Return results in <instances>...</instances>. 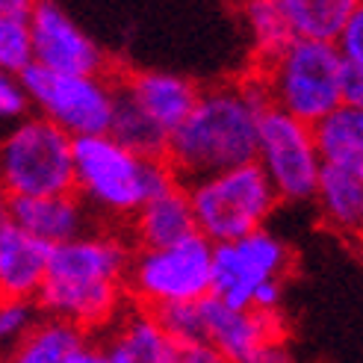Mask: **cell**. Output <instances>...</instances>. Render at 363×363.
<instances>
[{
	"label": "cell",
	"instance_id": "21",
	"mask_svg": "<svg viewBox=\"0 0 363 363\" xmlns=\"http://www.w3.org/2000/svg\"><path fill=\"white\" fill-rule=\"evenodd\" d=\"M83 337L86 334L71 328V325L42 316L33 325V331L9 352V357H4L0 363H62Z\"/></svg>",
	"mask_w": 363,
	"mask_h": 363
},
{
	"label": "cell",
	"instance_id": "13",
	"mask_svg": "<svg viewBox=\"0 0 363 363\" xmlns=\"http://www.w3.org/2000/svg\"><path fill=\"white\" fill-rule=\"evenodd\" d=\"M118 104L133 110L145 124L154 127L160 136H172L177 124L192 110L201 92L195 80L174 74V71H118Z\"/></svg>",
	"mask_w": 363,
	"mask_h": 363
},
{
	"label": "cell",
	"instance_id": "18",
	"mask_svg": "<svg viewBox=\"0 0 363 363\" xmlns=\"http://www.w3.org/2000/svg\"><path fill=\"white\" fill-rule=\"evenodd\" d=\"M124 233L133 248H160L192 237L195 222H192L186 186L174 184L166 192L154 195L151 201H145L133 219L124 225Z\"/></svg>",
	"mask_w": 363,
	"mask_h": 363
},
{
	"label": "cell",
	"instance_id": "31",
	"mask_svg": "<svg viewBox=\"0 0 363 363\" xmlns=\"http://www.w3.org/2000/svg\"><path fill=\"white\" fill-rule=\"evenodd\" d=\"M237 4H240V6H242V4H248V0H237Z\"/></svg>",
	"mask_w": 363,
	"mask_h": 363
},
{
	"label": "cell",
	"instance_id": "17",
	"mask_svg": "<svg viewBox=\"0 0 363 363\" xmlns=\"http://www.w3.org/2000/svg\"><path fill=\"white\" fill-rule=\"evenodd\" d=\"M50 245L24 233L9 219L0 222V298L35 301L48 272Z\"/></svg>",
	"mask_w": 363,
	"mask_h": 363
},
{
	"label": "cell",
	"instance_id": "22",
	"mask_svg": "<svg viewBox=\"0 0 363 363\" xmlns=\"http://www.w3.org/2000/svg\"><path fill=\"white\" fill-rule=\"evenodd\" d=\"M39 0H0V71L21 74L30 57V15Z\"/></svg>",
	"mask_w": 363,
	"mask_h": 363
},
{
	"label": "cell",
	"instance_id": "15",
	"mask_svg": "<svg viewBox=\"0 0 363 363\" xmlns=\"http://www.w3.org/2000/svg\"><path fill=\"white\" fill-rule=\"evenodd\" d=\"M322 222L342 240H360L363 230V160L319 162L313 192Z\"/></svg>",
	"mask_w": 363,
	"mask_h": 363
},
{
	"label": "cell",
	"instance_id": "7",
	"mask_svg": "<svg viewBox=\"0 0 363 363\" xmlns=\"http://www.w3.org/2000/svg\"><path fill=\"white\" fill-rule=\"evenodd\" d=\"M210 260L213 245L198 233L160 248H133L124 278L127 301L148 313L201 301L210 296Z\"/></svg>",
	"mask_w": 363,
	"mask_h": 363
},
{
	"label": "cell",
	"instance_id": "20",
	"mask_svg": "<svg viewBox=\"0 0 363 363\" xmlns=\"http://www.w3.org/2000/svg\"><path fill=\"white\" fill-rule=\"evenodd\" d=\"M311 130L319 162L363 160V106L342 104L334 113L319 118Z\"/></svg>",
	"mask_w": 363,
	"mask_h": 363
},
{
	"label": "cell",
	"instance_id": "23",
	"mask_svg": "<svg viewBox=\"0 0 363 363\" xmlns=\"http://www.w3.org/2000/svg\"><path fill=\"white\" fill-rule=\"evenodd\" d=\"M242 15H245V24H248V35H251V48H254L257 65L269 62L275 53H281L286 48V42L296 39L275 0H248V4H242Z\"/></svg>",
	"mask_w": 363,
	"mask_h": 363
},
{
	"label": "cell",
	"instance_id": "16",
	"mask_svg": "<svg viewBox=\"0 0 363 363\" xmlns=\"http://www.w3.org/2000/svg\"><path fill=\"white\" fill-rule=\"evenodd\" d=\"M101 342L113 363H180V346L154 313L139 307H127Z\"/></svg>",
	"mask_w": 363,
	"mask_h": 363
},
{
	"label": "cell",
	"instance_id": "11",
	"mask_svg": "<svg viewBox=\"0 0 363 363\" xmlns=\"http://www.w3.org/2000/svg\"><path fill=\"white\" fill-rule=\"evenodd\" d=\"M30 57L53 74H110L113 62L57 0H39L30 15Z\"/></svg>",
	"mask_w": 363,
	"mask_h": 363
},
{
	"label": "cell",
	"instance_id": "9",
	"mask_svg": "<svg viewBox=\"0 0 363 363\" xmlns=\"http://www.w3.org/2000/svg\"><path fill=\"white\" fill-rule=\"evenodd\" d=\"M296 266L293 248L269 228L213 245L210 296L230 307H251L269 284H286Z\"/></svg>",
	"mask_w": 363,
	"mask_h": 363
},
{
	"label": "cell",
	"instance_id": "10",
	"mask_svg": "<svg viewBox=\"0 0 363 363\" xmlns=\"http://www.w3.org/2000/svg\"><path fill=\"white\" fill-rule=\"evenodd\" d=\"M254 166L266 174L281 204L313 201L319 180V154L311 124L286 116L275 106H266L257 124Z\"/></svg>",
	"mask_w": 363,
	"mask_h": 363
},
{
	"label": "cell",
	"instance_id": "2",
	"mask_svg": "<svg viewBox=\"0 0 363 363\" xmlns=\"http://www.w3.org/2000/svg\"><path fill=\"white\" fill-rule=\"evenodd\" d=\"M266 106L269 101L254 74L201 89L189 116L169 136L162 160L180 184L251 162Z\"/></svg>",
	"mask_w": 363,
	"mask_h": 363
},
{
	"label": "cell",
	"instance_id": "29",
	"mask_svg": "<svg viewBox=\"0 0 363 363\" xmlns=\"http://www.w3.org/2000/svg\"><path fill=\"white\" fill-rule=\"evenodd\" d=\"M180 363H225L210 346L198 342V346H180Z\"/></svg>",
	"mask_w": 363,
	"mask_h": 363
},
{
	"label": "cell",
	"instance_id": "28",
	"mask_svg": "<svg viewBox=\"0 0 363 363\" xmlns=\"http://www.w3.org/2000/svg\"><path fill=\"white\" fill-rule=\"evenodd\" d=\"M248 363H293V352H289V337H275L254 354Z\"/></svg>",
	"mask_w": 363,
	"mask_h": 363
},
{
	"label": "cell",
	"instance_id": "14",
	"mask_svg": "<svg viewBox=\"0 0 363 363\" xmlns=\"http://www.w3.org/2000/svg\"><path fill=\"white\" fill-rule=\"evenodd\" d=\"M6 219L50 248L71 242L74 237L98 225L74 192L6 201Z\"/></svg>",
	"mask_w": 363,
	"mask_h": 363
},
{
	"label": "cell",
	"instance_id": "8",
	"mask_svg": "<svg viewBox=\"0 0 363 363\" xmlns=\"http://www.w3.org/2000/svg\"><path fill=\"white\" fill-rule=\"evenodd\" d=\"M118 71L110 74H53L39 65H27L21 86L30 101V113L48 118L71 139L110 133L116 101H118Z\"/></svg>",
	"mask_w": 363,
	"mask_h": 363
},
{
	"label": "cell",
	"instance_id": "26",
	"mask_svg": "<svg viewBox=\"0 0 363 363\" xmlns=\"http://www.w3.org/2000/svg\"><path fill=\"white\" fill-rule=\"evenodd\" d=\"M334 50L342 68L363 74V9H357L334 35Z\"/></svg>",
	"mask_w": 363,
	"mask_h": 363
},
{
	"label": "cell",
	"instance_id": "5",
	"mask_svg": "<svg viewBox=\"0 0 363 363\" xmlns=\"http://www.w3.org/2000/svg\"><path fill=\"white\" fill-rule=\"evenodd\" d=\"M184 186L195 233L204 237L210 245L240 240L245 233L266 228L272 213L281 204L266 174L254 166V160L189 180Z\"/></svg>",
	"mask_w": 363,
	"mask_h": 363
},
{
	"label": "cell",
	"instance_id": "4",
	"mask_svg": "<svg viewBox=\"0 0 363 363\" xmlns=\"http://www.w3.org/2000/svg\"><path fill=\"white\" fill-rule=\"evenodd\" d=\"M269 106L304 124H316L342 106V62L334 42L293 39L269 62L254 68Z\"/></svg>",
	"mask_w": 363,
	"mask_h": 363
},
{
	"label": "cell",
	"instance_id": "1",
	"mask_svg": "<svg viewBox=\"0 0 363 363\" xmlns=\"http://www.w3.org/2000/svg\"><path fill=\"white\" fill-rule=\"evenodd\" d=\"M133 245L124 228L95 225L71 242L53 245L35 307L42 316L60 319L86 337H98L130 307L127 266Z\"/></svg>",
	"mask_w": 363,
	"mask_h": 363
},
{
	"label": "cell",
	"instance_id": "19",
	"mask_svg": "<svg viewBox=\"0 0 363 363\" xmlns=\"http://www.w3.org/2000/svg\"><path fill=\"white\" fill-rule=\"evenodd\" d=\"M296 39L334 42L349 18L363 9V0H275Z\"/></svg>",
	"mask_w": 363,
	"mask_h": 363
},
{
	"label": "cell",
	"instance_id": "30",
	"mask_svg": "<svg viewBox=\"0 0 363 363\" xmlns=\"http://www.w3.org/2000/svg\"><path fill=\"white\" fill-rule=\"evenodd\" d=\"M4 219H6V198L0 195V222H4Z\"/></svg>",
	"mask_w": 363,
	"mask_h": 363
},
{
	"label": "cell",
	"instance_id": "12",
	"mask_svg": "<svg viewBox=\"0 0 363 363\" xmlns=\"http://www.w3.org/2000/svg\"><path fill=\"white\" fill-rule=\"evenodd\" d=\"M198 316H201V342L225 363H248L269 340L286 334L281 313L230 307L213 296L198 301Z\"/></svg>",
	"mask_w": 363,
	"mask_h": 363
},
{
	"label": "cell",
	"instance_id": "25",
	"mask_svg": "<svg viewBox=\"0 0 363 363\" xmlns=\"http://www.w3.org/2000/svg\"><path fill=\"white\" fill-rule=\"evenodd\" d=\"M30 116V101L21 86V77L0 71V133Z\"/></svg>",
	"mask_w": 363,
	"mask_h": 363
},
{
	"label": "cell",
	"instance_id": "24",
	"mask_svg": "<svg viewBox=\"0 0 363 363\" xmlns=\"http://www.w3.org/2000/svg\"><path fill=\"white\" fill-rule=\"evenodd\" d=\"M42 319L35 301H21V298H0V360L9 357V352L21 342L33 325Z\"/></svg>",
	"mask_w": 363,
	"mask_h": 363
},
{
	"label": "cell",
	"instance_id": "6",
	"mask_svg": "<svg viewBox=\"0 0 363 363\" xmlns=\"http://www.w3.org/2000/svg\"><path fill=\"white\" fill-rule=\"evenodd\" d=\"M71 139L48 118L30 113L0 133V195L6 201L74 189Z\"/></svg>",
	"mask_w": 363,
	"mask_h": 363
},
{
	"label": "cell",
	"instance_id": "27",
	"mask_svg": "<svg viewBox=\"0 0 363 363\" xmlns=\"http://www.w3.org/2000/svg\"><path fill=\"white\" fill-rule=\"evenodd\" d=\"M62 363H113L110 354H106L104 342L95 337H83L74 349L68 352V357Z\"/></svg>",
	"mask_w": 363,
	"mask_h": 363
},
{
	"label": "cell",
	"instance_id": "3",
	"mask_svg": "<svg viewBox=\"0 0 363 363\" xmlns=\"http://www.w3.org/2000/svg\"><path fill=\"white\" fill-rule=\"evenodd\" d=\"M74 192L92 219L106 228H124L154 195L180 184L162 157H145L121 145L113 133L71 142Z\"/></svg>",
	"mask_w": 363,
	"mask_h": 363
}]
</instances>
